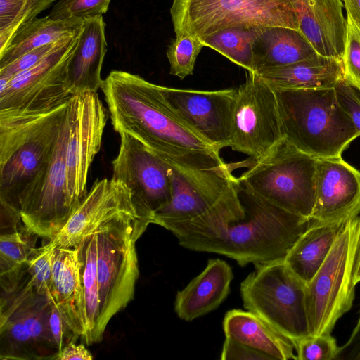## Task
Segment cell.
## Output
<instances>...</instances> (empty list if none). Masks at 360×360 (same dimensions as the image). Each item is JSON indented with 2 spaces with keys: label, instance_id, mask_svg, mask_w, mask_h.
Instances as JSON below:
<instances>
[{
  "label": "cell",
  "instance_id": "cell-14",
  "mask_svg": "<svg viewBox=\"0 0 360 360\" xmlns=\"http://www.w3.org/2000/svg\"><path fill=\"white\" fill-rule=\"evenodd\" d=\"M243 165L240 162L220 169L198 170L169 165L171 200L154 214L152 224L165 228L203 214L222 198L236 179L232 171Z\"/></svg>",
  "mask_w": 360,
  "mask_h": 360
},
{
  "label": "cell",
  "instance_id": "cell-43",
  "mask_svg": "<svg viewBox=\"0 0 360 360\" xmlns=\"http://www.w3.org/2000/svg\"><path fill=\"white\" fill-rule=\"evenodd\" d=\"M352 280L354 286L360 282V229L354 259Z\"/></svg>",
  "mask_w": 360,
  "mask_h": 360
},
{
  "label": "cell",
  "instance_id": "cell-5",
  "mask_svg": "<svg viewBox=\"0 0 360 360\" xmlns=\"http://www.w3.org/2000/svg\"><path fill=\"white\" fill-rule=\"evenodd\" d=\"M244 162L248 169L237 178L241 186L276 207L310 219L317 158L283 138L264 156Z\"/></svg>",
  "mask_w": 360,
  "mask_h": 360
},
{
  "label": "cell",
  "instance_id": "cell-32",
  "mask_svg": "<svg viewBox=\"0 0 360 360\" xmlns=\"http://www.w3.org/2000/svg\"><path fill=\"white\" fill-rule=\"evenodd\" d=\"M203 47L202 41L195 37L186 33L176 35L166 51L170 74L180 79L191 75L196 58Z\"/></svg>",
  "mask_w": 360,
  "mask_h": 360
},
{
  "label": "cell",
  "instance_id": "cell-26",
  "mask_svg": "<svg viewBox=\"0 0 360 360\" xmlns=\"http://www.w3.org/2000/svg\"><path fill=\"white\" fill-rule=\"evenodd\" d=\"M317 54L300 30L278 27L264 28L253 44L254 72L292 64Z\"/></svg>",
  "mask_w": 360,
  "mask_h": 360
},
{
  "label": "cell",
  "instance_id": "cell-8",
  "mask_svg": "<svg viewBox=\"0 0 360 360\" xmlns=\"http://www.w3.org/2000/svg\"><path fill=\"white\" fill-rule=\"evenodd\" d=\"M360 229V214L340 230L323 263L306 287L310 335L331 333L352 308L355 295L352 269Z\"/></svg>",
  "mask_w": 360,
  "mask_h": 360
},
{
  "label": "cell",
  "instance_id": "cell-12",
  "mask_svg": "<svg viewBox=\"0 0 360 360\" xmlns=\"http://www.w3.org/2000/svg\"><path fill=\"white\" fill-rule=\"evenodd\" d=\"M66 120L67 188L75 210L88 192V174L101 146L108 112L97 92L82 91L69 101Z\"/></svg>",
  "mask_w": 360,
  "mask_h": 360
},
{
  "label": "cell",
  "instance_id": "cell-21",
  "mask_svg": "<svg viewBox=\"0 0 360 360\" xmlns=\"http://www.w3.org/2000/svg\"><path fill=\"white\" fill-rule=\"evenodd\" d=\"M105 24L102 16L86 19L77 37L67 66L68 79L73 94L101 89V69L107 51Z\"/></svg>",
  "mask_w": 360,
  "mask_h": 360
},
{
  "label": "cell",
  "instance_id": "cell-44",
  "mask_svg": "<svg viewBox=\"0 0 360 360\" xmlns=\"http://www.w3.org/2000/svg\"><path fill=\"white\" fill-rule=\"evenodd\" d=\"M360 332V316H359V319L357 321V323L354 328V329L353 330L352 333V335L348 340V342L346 343V345H345L344 347H347L349 344H351L352 342V341L354 340L355 337L356 336V335Z\"/></svg>",
  "mask_w": 360,
  "mask_h": 360
},
{
  "label": "cell",
  "instance_id": "cell-42",
  "mask_svg": "<svg viewBox=\"0 0 360 360\" xmlns=\"http://www.w3.org/2000/svg\"><path fill=\"white\" fill-rule=\"evenodd\" d=\"M349 15L360 30V0H342Z\"/></svg>",
  "mask_w": 360,
  "mask_h": 360
},
{
  "label": "cell",
  "instance_id": "cell-9",
  "mask_svg": "<svg viewBox=\"0 0 360 360\" xmlns=\"http://www.w3.org/2000/svg\"><path fill=\"white\" fill-rule=\"evenodd\" d=\"M241 283L244 307L292 340L309 335L307 283L284 260L256 264Z\"/></svg>",
  "mask_w": 360,
  "mask_h": 360
},
{
  "label": "cell",
  "instance_id": "cell-22",
  "mask_svg": "<svg viewBox=\"0 0 360 360\" xmlns=\"http://www.w3.org/2000/svg\"><path fill=\"white\" fill-rule=\"evenodd\" d=\"M233 278L232 269L225 261L210 259L205 269L177 292V316L191 321L217 308L227 297Z\"/></svg>",
  "mask_w": 360,
  "mask_h": 360
},
{
  "label": "cell",
  "instance_id": "cell-19",
  "mask_svg": "<svg viewBox=\"0 0 360 360\" xmlns=\"http://www.w3.org/2000/svg\"><path fill=\"white\" fill-rule=\"evenodd\" d=\"M49 297L53 300L75 337L84 339L87 330V318L81 262L77 248L53 245V282Z\"/></svg>",
  "mask_w": 360,
  "mask_h": 360
},
{
  "label": "cell",
  "instance_id": "cell-2",
  "mask_svg": "<svg viewBox=\"0 0 360 360\" xmlns=\"http://www.w3.org/2000/svg\"><path fill=\"white\" fill-rule=\"evenodd\" d=\"M101 89L115 131L134 137L167 164L198 170L229 165L175 112L160 85L112 70Z\"/></svg>",
  "mask_w": 360,
  "mask_h": 360
},
{
  "label": "cell",
  "instance_id": "cell-31",
  "mask_svg": "<svg viewBox=\"0 0 360 360\" xmlns=\"http://www.w3.org/2000/svg\"><path fill=\"white\" fill-rule=\"evenodd\" d=\"M56 0H0V51L19 28L34 20Z\"/></svg>",
  "mask_w": 360,
  "mask_h": 360
},
{
  "label": "cell",
  "instance_id": "cell-35",
  "mask_svg": "<svg viewBox=\"0 0 360 360\" xmlns=\"http://www.w3.org/2000/svg\"><path fill=\"white\" fill-rule=\"evenodd\" d=\"M297 360H332L342 348L330 333L307 335L293 341Z\"/></svg>",
  "mask_w": 360,
  "mask_h": 360
},
{
  "label": "cell",
  "instance_id": "cell-17",
  "mask_svg": "<svg viewBox=\"0 0 360 360\" xmlns=\"http://www.w3.org/2000/svg\"><path fill=\"white\" fill-rule=\"evenodd\" d=\"M360 214V172L342 157L317 158L310 219L346 221Z\"/></svg>",
  "mask_w": 360,
  "mask_h": 360
},
{
  "label": "cell",
  "instance_id": "cell-37",
  "mask_svg": "<svg viewBox=\"0 0 360 360\" xmlns=\"http://www.w3.org/2000/svg\"><path fill=\"white\" fill-rule=\"evenodd\" d=\"M63 40L31 50L12 63L0 68V79H10L31 68L55 49Z\"/></svg>",
  "mask_w": 360,
  "mask_h": 360
},
{
  "label": "cell",
  "instance_id": "cell-45",
  "mask_svg": "<svg viewBox=\"0 0 360 360\" xmlns=\"http://www.w3.org/2000/svg\"><path fill=\"white\" fill-rule=\"evenodd\" d=\"M354 359L356 360H360V349L356 352V356L354 357Z\"/></svg>",
  "mask_w": 360,
  "mask_h": 360
},
{
  "label": "cell",
  "instance_id": "cell-4",
  "mask_svg": "<svg viewBox=\"0 0 360 360\" xmlns=\"http://www.w3.org/2000/svg\"><path fill=\"white\" fill-rule=\"evenodd\" d=\"M273 89L283 138L302 153L316 158L341 157L360 136L334 87Z\"/></svg>",
  "mask_w": 360,
  "mask_h": 360
},
{
  "label": "cell",
  "instance_id": "cell-15",
  "mask_svg": "<svg viewBox=\"0 0 360 360\" xmlns=\"http://www.w3.org/2000/svg\"><path fill=\"white\" fill-rule=\"evenodd\" d=\"M121 217L148 223L141 217L132 193L126 184L113 178L97 180L65 226L50 241L56 246L75 248L103 224Z\"/></svg>",
  "mask_w": 360,
  "mask_h": 360
},
{
  "label": "cell",
  "instance_id": "cell-6",
  "mask_svg": "<svg viewBox=\"0 0 360 360\" xmlns=\"http://www.w3.org/2000/svg\"><path fill=\"white\" fill-rule=\"evenodd\" d=\"M148 225L141 219L121 217L96 231L99 297L96 342L110 319L134 298L139 275L136 242Z\"/></svg>",
  "mask_w": 360,
  "mask_h": 360
},
{
  "label": "cell",
  "instance_id": "cell-23",
  "mask_svg": "<svg viewBox=\"0 0 360 360\" xmlns=\"http://www.w3.org/2000/svg\"><path fill=\"white\" fill-rule=\"evenodd\" d=\"M223 328L226 338L253 348L271 360H297L292 340L249 311H229Z\"/></svg>",
  "mask_w": 360,
  "mask_h": 360
},
{
  "label": "cell",
  "instance_id": "cell-24",
  "mask_svg": "<svg viewBox=\"0 0 360 360\" xmlns=\"http://www.w3.org/2000/svg\"><path fill=\"white\" fill-rule=\"evenodd\" d=\"M256 73L272 88L282 89L332 88L344 78L342 59L319 54Z\"/></svg>",
  "mask_w": 360,
  "mask_h": 360
},
{
  "label": "cell",
  "instance_id": "cell-16",
  "mask_svg": "<svg viewBox=\"0 0 360 360\" xmlns=\"http://www.w3.org/2000/svg\"><path fill=\"white\" fill-rule=\"evenodd\" d=\"M175 112L217 150L231 146L232 114L237 89L215 91L160 86Z\"/></svg>",
  "mask_w": 360,
  "mask_h": 360
},
{
  "label": "cell",
  "instance_id": "cell-30",
  "mask_svg": "<svg viewBox=\"0 0 360 360\" xmlns=\"http://www.w3.org/2000/svg\"><path fill=\"white\" fill-rule=\"evenodd\" d=\"M262 30L231 27L210 34L200 41L204 46L217 51L247 71L254 72L253 44Z\"/></svg>",
  "mask_w": 360,
  "mask_h": 360
},
{
  "label": "cell",
  "instance_id": "cell-38",
  "mask_svg": "<svg viewBox=\"0 0 360 360\" xmlns=\"http://www.w3.org/2000/svg\"><path fill=\"white\" fill-rule=\"evenodd\" d=\"M337 100L341 108L352 120L360 134V98L354 87L344 78L339 80L334 86Z\"/></svg>",
  "mask_w": 360,
  "mask_h": 360
},
{
  "label": "cell",
  "instance_id": "cell-29",
  "mask_svg": "<svg viewBox=\"0 0 360 360\" xmlns=\"http://www.w3.org/2000/svg\"><path fill=\"white\" fill-rule=\"evenodd\" d=\"M75 248L78 250L81 262V277L87 318V330L83 340L89 345L96 342V332L99 314L96 231L84 237Z\"/></svg>",
  "mask_w": 360,
  "mask_h": 360
},
{
  "label": "cell",
  "instance_id": "cell-34",
  "mask_svg": "<svg viewBox=\"0 0 360 360\" xmlns=\"http://www.w3.org/2000/svg\"><path fill=\"white\" fill-rule=\"evenodd\" d=\"M111 0H58L47 15L53 20H85L102 16Z\"/></svg>",
  "mask_w": 360,
  "mask_h": 360
},
{
  "label": "cell",
  "instance_id": "cell-7",
  "mask_svg": "<svg viewBox=\"0 0 360 360\" xmlns=\"http://www.w3.org/2000/svg\"><path fill=\"white\" fill-rule=\"evenodd\" d=\"M170 14L176 35L186 33L200 40L236 27L299 30L290 0H174Z\"/></svg>",
  "mask_w": 360,
  "mask_h": 360
},
{
  "label": "cell",
  "instance_id": "cell-25",
  "mask_svg": "<svg viewBox=\"0 0 360 360\" xmlns=\"http://www.w3.org/2000/svg\"><path fill=\"white\" fill-rule=\"evenodd\" d=\"M346 221L310 219L306 229L285 256V264L306 283L309 282L323 263Z\"/></svg>",
  "mask_w": 360,
  "mask_h": 360
},
{
  "label": "cell",
  "instance_id": "cell-20",
  "mask_svg": "<svg viewBox=\"0 0 360 360\" xmlns=\"http://www.w3.org/2000/svg\"><path fill=\"white\" fill-rule=\"evenodd\" d=\"M0 308L11 311L22 322L39 359H53L58 351L49 326L51 302L34 290L26 271L15 288L1 290Z\"/></svg>",
  "mask_w": 360,
  "mask_h": 360
},
{
  "label": "cell",
  "instance_id": "cell-18",
  "mask_svg": "<svg viewBox=\"0 0 360 360\" xmlns=\"http://www.w3.org/2000/svg\"><path fill=\"white\" fill-rule=\"evenodd\" d=\"M299 30L321 56L342 60L347 19L341 0H290Z\"/></svg>",
  "mask_w": 360,
  "mask_h": 360
},
{
  "label": "cell",
  "instance_id": "cell-1",
  "mask_svg": "<svg viewBox=\"0 0 360 360\" xmlns=\"http://www.w3.org/2000/svg\"><path fill=\"white\" fill-rule=\"evenodd\" d=\"M309 220L257 196L236 178L207 212L165 229L183 248L223 255L244 266L284 260Z\"/></svg>",
  "mask_w": 360,
  "mask_h": 360
},
{
  "label": "cell",
  "instance_id": "cell-11",
  "mask_svg": "<svg viewBox=\"0 0 360 360\" xmlns=\"http://www.w3.org/2000/svg\"><path fill=\"white\" fill-rule=\"evenodd\" d=\"M283 139L274 90L256 72L247 71L245 82L237 88L230 147L256 160Z\"/></svg>",
  "mask_w": 360,
  "mask_h": 360
},
{
  "label": "cell",
  "instance_id": "cell-41",
  "mask_svg": "<svg viewBox=\"0 0 360 360\" xmlns=\"http://www.w3.org/2000/svg\"><path fill=\"white\" fill-rule=\"evenodd\" d=\"M91 360L92 354L83 344L76 345L75 341H70L54 356L55 360L69 359Z\"/></svg>",
  "mask_w": 360,
  "mask_h": 360
},
{
  "label": "cell",
  "instance_id": "cell-3",
  "mask_svg": "<svg viewBox=\"0 0 360 360\" xmlns=\"http://www.w3.org/2000/svg\"><path fill=\"white\" fill-rule=\"evenodd\" d=\"M68 102L37 114L0 110V203L20 212V199L49 165Z\"/></svg>",
  "mask_w": 360,
  "mask_h": 360
},
{
  "label": "cell",
  "instance_id": "cell-40",
  "mask_svg": "<svg viewBox=\"0 0 360 360\" xmlns=\"http://www.w3.org/2000/svg\"><path fill=\"white\" fill-rule=\"evenodd\" d=\"M49 299L51 302V309L49 317L50 330L55 345L59 352L66 344L70 342V340H68V335L72 334L74 336L75 335L69 328L53 300L50 297Z\"/></svg>",
  "mask_w": 360,
  "mask_h": 360
},
{
  "label": "cell",
  "instance_id": "cell-28",
  "mask_svg": "<svg viewBox=\"0 0 360 360\" xmlns=\"http://www.w3.org/2000/svg\"><path fill=\"white\" fill-rule=\"evenodd\" d=\"M37 237L25 226L15 232L0 235L1 290H11L18 284L25 272L26 262L36 248Z\"/></svg>",
  "mask_w": 360,
  "mask_h": 360
},
{
  "label": "cell",
  "instance_id": "cell-13",
  "mask_svg": "<svg viewBox=\"0 0 360 360\" xmlns=\"http://www.w3.org/2000/svg\"><path fill=\"white\" fill-rule=\"evenodd\" d=\"M120 136L112 178L128 186L141 217L152 224L154 214L171 200L169 165L134 137Z\"/></svg>",
  "mask_w": 360,
  "mask_h": 360
},
{
  "label": "cell",
  "instance_id": "cell-36",
  "mask_svg": "<svg viewBox=\"0 0 360 360\" xmlns=\"http://www.w3.org/2000/svg\"><path fill=\"white\" fill-rule=\"evenodd\" d=\"M347 37L342 56L344 79L360 91V30L347 15Z\"/></svg>",
  "mask_w": 360,
  "mask_h": 360
},
{
  "label": "cell",
  "instance_id": "cell-33",
  "mask_svg": "<svg viewBox=\"0 0 360 360\" xmlns=\"http://www.w3.org/2000/svg\"><path fill=\"white\" fill-rule=\"evenodd\" d=\"M53 248L50 240L36 248L25 265V271L34 290L47 297L51 296L53 282Z\"/></svg>",
  "mask_w": 360,
  "mask_h": 360
},
{
  "label": "cell",
  "instance_id": "cell-27",
  "mask_svg": "<svg viewBox=\"0 0 360 360\" xmlns=\"http://www.w3.org/2000/svg\"><path fill=\"white\" fill-rule=\"evenodd\" d=\"M84 21L53 20L48 16L34 18L19 28L0 51V68L31 50L77 35Z\"/></svg>",
  "mask_w": 360,
  "mask_h": 360
},
{
  "label": "cell",
  "instance_id": "cell-10",
  "mask_svg": "<svg viewBox=\"0 0 360 360\" xmlns=\"http://www.w3.org/2000/svg\"><path fill=\"white\" fill-rule=\"evenodd\" d=\"M78 35L63 39L37 63L11 79H0V110L37 114L67 103L74 95L67 66Z\"/></svg>",
  "mask_w": 360,
  "mask_h": 360
},
{
  "label": "cell",
  "instance_id": "cell-39",
  "mask_svg": "<svg viewBox=\"0 0 360 360\" xmlns=\"http://www.w3.org/2000/svg\"><path fill=\"white\" fill-rule=\"evenodd\" d=\"M221 360H271V359L247 345L226 338L222 352Z\"/></svg>",
  "mask_w": 360,
  "mask_h": 360
}]
</instances>
